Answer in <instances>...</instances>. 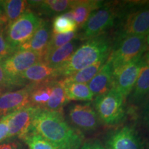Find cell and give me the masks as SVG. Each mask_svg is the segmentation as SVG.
<instances>
[{"label": "cell", "instance_id": "obj_1", "mask_svg": "<svg viewBox=\"0 0 149 149\" xmlns=\"http://www.w3.org/2000/svg\"><path fill=\"white\" fill-rule=\"evenodd\" d=\"M30 130L60 149H79L85 141L84 135L68 124L63 111L37 109Z\"/></svg>", "mask_w": 149, "mask_h": 149}, {"label": "cell", "instance_id": "obj_2", "mask_svg": "<svg viewBox=\"0 0 149 149\" xmlns=\"http://www.w3.org/2000/svg\"><path fill=\"white\" fill-rule=\"evenodd\" d=\"M112 46L113 37L108 33L86 40L80 44L68 60L58 68L59 78L68 77L100 61L107 60Z\"/></svg>", "mask_w": 149, "mask_h": 149}, {"label": "cell", "instance_id": "obj_3", "mask_svg": "<svg viewBox=\"0 0 149 149\" xmlns=\"http://www.w3.org/2000/svg\"><path fill=\"white\" fill-rule=\"evenodd\" d=\"M149 34V1H119L113 43L128 36Z\"/></svg>", "mask_w": 149, "mask_h": 149}, {"label": "cell", "instance_id": "obj_4", "mask_svg": "<svg viewBox=\"0 0 149 149\" xmlns=\"http://www.w3.org/2000/svg\"><path fill=\"white\" fill-rule=\"evenodd\" d=\"M125 100L114 88L94 98L93 106L102 126L113 128L122 125L126 117Z\"/></svg>", "mask_w": 149, "mask_h": 149}, {"label": "cell", "instance_id": "obj_5", "mask_svg": "<svg viewBox=\"0 0 149 149\" xmlns=\"http://www.w3.org/2000/svg\"><path fill=\"white\" fill-rule=\"evenodd\" d=\"M119 11V1H105L94 10L78 33V39L82 42L107 33L114 27Z\"/></svg>", "mask_w": 149, "mask_h": 149}, {"label": "cell", "instance_id": "obj_6", "mask_svg": "<svg viewBox=\"0 0 149 149\" xmlns=\"http://www.w3.org/2000/svg\"><path fill=\"white\" fill-rule=\"evenodd\" d=\"M147 51L146 36L132 35L114 42L109 57L113 73L130 61L143 56Z\"/></svg>", "mask_w": 149, "mask_h": 149}, {"label": "cell", "instance_id": "obj_7", "mask_svg": "<svg viewBox=\"0 0 149 149\" xmlns=\"http://www.w3.org/2000/svg\"><path fill=\"white\" fill-rule=\"evenodd\" d=\"M43 19L31 9H27L15 21L7 25L5 37L13 51L26 43L42 24Z\"/></svg>", "mask_w": 149, "mask_h": 149}, {"label": "cell", "instance_id": "obj_8", "mask_svg": "<svg viewBox=\"0 0 149 149\" xmlns=\"http://www.w3.org/2000/svg\"><path fill=\"white\" fill-rule=\"evenodd\" d=\"M102 142L107 149H148L145 139L132 124L111 128L104 134Z\"/></svg>", "mask_w": 149, "mask_h": 149}, {"label": "cell", "instance_id": "obj_9", "mask_svg": "<svg viewBox=\"0 0 149 149\" xmlns=\"http://www.w3.org/2000/svg\"><path fill=\"white\" fill-rule=\"evenodd\" d=\"M68 124L84 135L98 131L102 124L93 106L91 103H74L67 111Z\"/></svg>", "mask_w": 149, "mask_h": 149}, {"label": "cell", "instance_id": "obj_10", "mask_svg": "<svg viewBox=\"0 0 149 149\" xmlns=\"http://www.w3.org/2000/svg\"><path fill=\"white\" fill-rule=\"evenodd\" d=\"M42 60V56L35 52L17 50L1 59V65L6 74L17 87H24L28 84L20 79V75L33 64Z\"/></svg>", "mask_w": 149, "mask_h": 149}, {"label": "cell", "instance_id": "obj_11", "mask_svg": "<svg viewBox=\"0 0 149 149\" xmlns=\"http://www.w3.org/2000/svg\"><path fill=\"white\" fill-rule=\"evenodd\" d=\"M144 61V55L123 66L113 73V88L116 89L124 98L133 90Z\"/></svg>", "mask_w": 149, "mask_h": 149}, {"label": "cell", "instance_id": "obj_12", "mask_svg": "<svg viewBox=\"0 0 149 149\" xmlns=\"http://www.w3.org/2000/svg\"><path fill=\"white\" fill-rule=\"evenodd\" d=\"M37 108L28 106L9 114L8 140H22L29 134Z\"/></svg>", "mask_w": 149, "mask_h": 149}, {"label": "cell", "instance_id": "obj_13", "mask_svg": "<svg viewBox=\"0 0 149 149\" xmlns=\"http://www.w3.org/2000/svg\"><path fill=\"white\" fill-rule=\"evenodd\" d=\"M31 84L15 91L3 93L0 95V119L29 105Z\"/></svg>", "mask_w": 149, "mask_h": 149}, {"label": "cell", "instance_id": "obj_14", "mask_svg": "<svg viewBox=\"0 0 149 149\" xmlns=\"http://www.w3.org/2000/svg\"><path fill=\"white\" fill-rule=\"evenodd\" d=\"M128 102L133 107H139L149 100V53L144 54V61L133 90L128 96Z\"/></svg>", "mask_w": 149, "mask_h": 149}, {"label": "cell", "instance_id": "obj_15", "mask_svg": "<svg viewBox=\"0 0 149 149\" xmlns=\"http://www.w3.org/2000/svg\"><path fill=\"white\" fill-rule=\"evenodd\" d=\"M53 35L52 24L49 21L43 19L34 35L26 43L20 46L17 50H25L35 52L44 57L48 44Z\"/></svg>", "mask_w": 149, "mask_h": 149}, {"label": "cell", "instance_id": "obj_16", "mask_svg": "<svg viewBox=\"0 0 149 149\" xmlns=\"http://www.w3.org/2000/svg\"><path fill=\"white\" fill-rule=\"evenodd\" d=\"M58 78V68L50 66L43 60L33 64L20 75V79L26 84L53 81Z\"/></svg>", "mask_w": 149, "mask_h": 149}, {"label": "cell", "instance_id": "obj_17", "mask_svg": "<svg viewBox=\"0 0 149 149\" xmlns=\"http://www.w3.org/2000/svg\"><path fill=\"white\" fill-rule=\"evenodd\" d=\"M75 0H43L28 1V4L39 15L48 17L60 15L71 10Z\"/></svg>", "mask_w": 149, "mask_h": 149}, {"label": "cell", "instance_id": "obj_18", "mask_svg": "<svg viewBox=\"0 0 149 149\" xmlns=\"http://www.w3.org/2000/svg\"><path fill=\"white\" fill-rule=\"evenodd\" d=\"M113 68L108 58L101 69L88 83V86L95 97L109 91L113 88Z\"/></svg>", "mask_w": 149, "mask_h": 149}, {"label": "cell", "instance_id": "obj_19", "mask_svg": "<svg viewBox=\"0 0 149 149\" xmlns=\"http://www.w3.org/2000/svg\"><path fill=\"white\" fill-rule=\"evenodd\" d=\"M80 44L81 41L77 37L65 45L46 54L43 57V61L50 66L58 68L68 60Z\"/></svg>", "mask_w": 149, "mask_h": 149}, {"label": "cell", "instance_id": "obj_20", "mask_svg": "<svg viewBox=\"0 0 149 149\" xmlns=\"http://www.w3.org/2000/svg\"><path fill=\"white\" fill-rule=\"evenodd\" d=\"M104 1L98 0H75L70 10L77 28L81 29L91 14L101 7Z\"/></svg>", "mask_w": 149, "mask_h": 149}, {"label": "cell", "instance_id": "obj_21", "mask_svg": "<svg viewBox=\"0 0 149 149\" xmlns=\"http://www.w3.org/2000/svg\"><path fill=\"white\" fill-rule=\"evenodd\" d=\"M54 81L55 80L38 84H31L29 105L37 109H45L51 95Z\"/></svg>", "mask_w": 149, "mask_h": 149}, {"label": "cell", "instance_id": "obj_22", "mask_svg": "<svg viewBox=\"0 0 149 149\" xmlns=\"http://www.w3.org/2000/svg\"><path fill=\"white\" fill-rule=\"evenodd\" d=\"M28 1L24 0H2L0 1V7L3 10V15L1 22L8 24L20 17L28 8Z\"/></svg>", "mask_w": 149, "mask_h": 149}, {"label": "cell", "instance_id": "obj_23", "mask_svg": "<svg viewBox=\"0 0 149 149\" xmlns=\"http://www.w3.org/2000/svg\"><path fill=\"white\" fill-rule=\"evenodd\" d=\"M66 97L68 102H91L94 100V95L89 88L88 84L73 83L65 81L63 79Z\"/></svg>", "mask_w": 149, "mask_h": 149}, {"label": "cell", "instance_id": "obj_24", "mask_svg": "<svg viewBox=\"0 0 149 149\" xmlns=\"http://www.w3.org/2000/svg\"><path fill=\"white\" fill-rule=\"evenodd\" d=\"M69 102L66 97V91L61 79L53 81L51 95L45 109L52 111H63V108Z\"/></svg>", "mask_w": 149, "mask_h": 149}, {"label": "cell", "instance_id": "obj_25", "mask_svg": "<svg viewBox=\"0 0 149 149\" xmlns=\"http://www.w3.org/2000/svg\"><path fill=\"white\" fill-rule=\"evenodd\" d=\"M107 61V60H102L98 61L95 64L86 67L84 69L80 70L61 79H63L65 81H68V82L88 84L95 76L99 70L101 69Z\"/></svg>", "mask_w": 149, "mask_h": 149}, {"label": "cell", "instance_id": "obj_26", "mask_svg": "<svg viewBox=\"0 0 149 149\" xmlns=\"http://www.w3.org/2000/svg\"><path fill=\"white\" fill-rule=\"evenodd\" d=\"M77 26L74 21L71 10L56 16L52 24V30L54 34H63L77 31Z\"/></svg>", "mask_w": 149, "mask_h": 149}, {"label": "cell", "instance_id": "obj_27", "mask_svg": "<svg viewBox=\"0 0 149 149\" xmlns=\"http://www.w3.org/2000/svg\"><path fill=\"white\" fill-rule=\"evenodd\" d=\"M23 141L29 149H60L35 132L30 130Z\"/></svg>", "mask_w": 149, "mask_h": 149}, {"label": "cell", "instance_id": "obj_28", "mask_svg": "<svg viewBox=\"0 0 149 149\" xmlns=\"http://www.w3.org/2000/svg\"><path fill=\"white\" fill-rule=\"evenodd\" d=\"M77 31L68 33H63V34H54V33H53L51 40H50L49 44H48L46 54L53 51V50L56 49V48H58L61 47V46L65 45L67 43L70 42V41L77 38Z\"/></svg>", "mask_w": 149, "mask_h": 149}, {"label": "cell", "instance_id": "obj_29", "mask_svg": "<svg viewBox=\"0 0 149 149\" xmlns=\"http://www.w3.org/2000/svg\"><path fill=\"white\" fill-rule=\"evenodd\" d=\"M14 52L7 42L5 37V29L1 24H0V59L5 58Z\"/></svg>", "mask_w": 149, "mask_h": 149}, {"label": "cell", "instance_id": "obj_30", "mask_svg": "<svg viewBox=\"0 0 149 149\" xmlns=\"http://www.w3.org/2000/svg\"><path fill=\"white\" fill-rule=\"evenodd\" d=\"M140 122L142 127L149 136V100L141 106Z\"/></svg>", "mask_w": 149, "mask_h": 149}, {"label": "cell", "instance_id": "obj_31", "mask_svg": "<svg viewBox=\"0 0 149 149\" xmlns=\"http://www.w3.org/2000/svg\"><path fill=\"white\" fill-rule=\"evenodd\" d=\"M1 59H0V89L5 91L7 89L16 88V86L9 79L7 74H6L4 70L3 69L2 65H1Z\"/></svg>", "mask_w": 149, "mask_h": 149}, {"label": "cell", "instance_id": "obj_32", "mask_svg": "<svg viewBox=\"0 0 149 149\" xmlns=\"http://www.w3.org/2000/svg\"><path fill=\"white\" fill-rule=\"evenodd\" d=\"M8 117L9 115H7L0 119V144H2L8 140L9 131Z\"/></svg>", "mask_w": 149, "mask_h": 149}, {"label": "cell", "instance_id": "obj_33", "mask_svg": "<svg viewBox=\"0 0 149 149\" xmlns=\"http://www.w3.org/2000/svg\"><path fill=\"white\" fill-rule=\"evenodd\" d=\"M79 149H107L101 140L98 139H88L85 140Z\"/></svg>", "mask_w": 149, "mask_h": 149}, {"label": "cell", "instance_id": "obj_34", "mask_svg": "<svg viewBox=\"0 0 149 149\" xmlns=\"http://www.w3.org/2000/svg\"><path fill=\"white\" fill-rule=\"evenodd\" d=\"M0 149H25V147L21 141L15 139L0 144Z\"/></svg>", "mask_w": 149, "mask_h": 149}, {"label": "cell", "instance_id": "obj_35", "mask_svg": "<svg viewBox=\"0 0 149 149\" xmlns=\"http://www.w3.org/2000/svg\"><path fill=\"white\" fill-rule=\"evenodd\" d=\"M146 42L147 45H148V52L149 53V34L146 36Z\"/></svg>", "mask_w": 149, "mask_h": 149}, {"label": "cell", "instance_id": "obj_36", "mask_svg": "<svg viewBox=\"0 0 149 149\" xmlns=\"http://www.w3.org/2000/svg\"><path fill=\"white\" fill-rule=\"evenodd\" d=\"M1 10H0V24H1Z\"/></svg>", "mask_w": 149, "mask_h": 149}, {"label": "cell", "instance_id": "obj_37", "mask_svg": "<svg viewBox=\"0 0 149 149\" xmlns=\"http://www.w3.org/2000/svg\"><path fill=\"white\" fill-rule=\"evenodd\" d=\"M3 90H1V89H0V95H1V94H2V93H3Z\"/></svg>", "mask_w": 149, "mask_h": 149}]
</instances>
